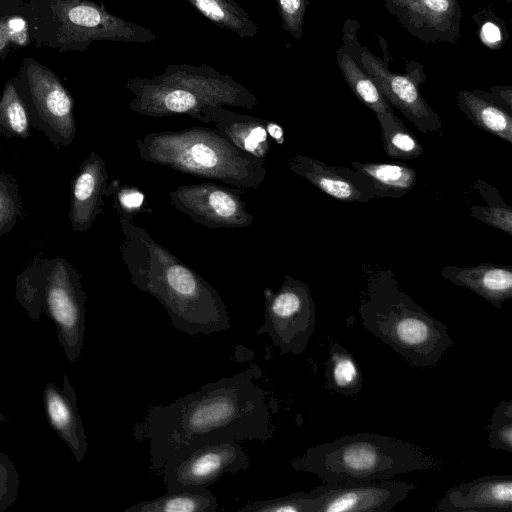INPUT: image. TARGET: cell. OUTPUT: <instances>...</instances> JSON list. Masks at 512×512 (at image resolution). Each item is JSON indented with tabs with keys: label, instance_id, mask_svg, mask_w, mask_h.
<instances>
[{
	"label": "cell",
	"instance_id": "31",
	"mask_svg": "<svg viewBox=\"0 0 512 512\" xmlns=\"http://www.w3.org/2000/svg\"><path fill=\"white\" fill-rule=\"evenodd\" d=\"M241 512H309V493L294 492L268 500H256L237 509Z\"/></svg>",
	"mask_w": 512,
	"mask_h": 512
},
{
	"label": "cell",
	"instance_id": "23",
	"mask_svg": "<svg viewBox=\"0 0 512 512\" xmlns=\"http://www.w3.org/2000/svg\"><path fill=\"white\" fill-rule=\"evenodd\" d=\"M217 497L207 487H185L125 508V512H214Z\"/></svg>",
	"mask_w": 512,
	"mask_h": 512
},
{
	"label": "cell",
	"instance_id": "1",
	"mask_svg": "<svg viewBox=\"0 0 512 512\" xmlns=\"http://www.w3.org/2000/svg\"><path fill=\"white\" fill-rule=\"evenodd\" d=\"M254 379V368L249 367L170 404L150 405L133 428L136 441L150 444V470L157 474L167 462L205 446L268 441V398Z\"/></svg>",
	"mask_w": 512,
	"mask_h": 512
},
{
	"label": "cell",
	"instance_id": "14",
	"mask_svg": "<svg viewBox=\"0 0 512 512\" xmlns=\"http://www.w3.org/2000/svg\"><path fill=\"white\" fill-rule=\"evenodd\" d=\"M409 34L430 44L457 43L462 11L458 0H381Z\"/></svg>",
	"mask_w": 512,
	"mask_h": 512
},
{
	"label": "cell",
	"instance_id": "10",
	"mask_svg": "<svg viewBox=\"0 0 512 512\" xmlns=\"http://www.w3.org/2000/svg\"><path fill=\"white\" fill-rule=\"evenodd\" d=\"M52 10L61 23L59 37L83 45L105 39L125 43H150L156 33L142 25L110 14L89 0H55ZM63 40V41H64Z\"/></svg>",
	"mask_w": 512,
	"mask_h": 512
},
{
	"label": "cell",
	"instance_id": "32",
	"mask_svg": "<svg viewBox=\"0 0 512 512\" xmlns=\"http://www.w3.org/2000/svg\"><path fill=\"white\" fill-rule=\"evenodd\" d=\"M477 23L480 41L489 49H501L508 36L505 23L490 9H482L473 16Z\"/></svg>",
	"mask_w": 512,
	"mask_h": 512
},
{
	"label": "cell",
	"instance_id": "13",
	"mask_svg": "<svg viewBox=\"0 0 512 512\" xmlns=\"http://www.w3.org/2000/svg\"><path fill=\"white\" fill-rule=\"evenodd\" d=\"M251 461L239 442L210 445L192 450L170 462L157 473L166 492L185 487H208L225 474H237L250 467Z\"/></svg>",
	"mask_w": 512,
	"mask_h": 512
},
{
	"label": "cell",
	"instance_id": "33",
	"mask_svg": "<svg viewBox=\"0 0 512 512\" xmlns=\"http://www.w3.org/2000/svg\"><path fill=\"white\" fill-rule=\"evenodd\" d=\"M107 195L114 199V205L119 216L132 220V217L141 213L145 195L135 186L120 185L118 181H113L108 188Z\"/></svg>",
	"mask_w": 512,
	"mask_h": 512
},
{
	"label": "cell",
	"instance_id": "19",
	"mask_svg": "<svg viewBox=\"0 0 512 512\" xmlns=\"http://www.w3.org/2000/svg\"><path fill=\"white\" fill-rule=\"evenodd\" d=\"M108 188L105 162L99 154L91 152L72 182L69 217L74 230L83 232L90 229L102 212L103 197L107 195Z\"/></svg>",
	"mask_w": 512,
	"mask_h": 512
},
{
	"label": "cell",
	"instance_id": "6",
	"mask_svg": "<svg viewBox=\"0 0 512 512\" xmlns=\"http://www.w3.org/2000/svg\"><path fill=\"white\" fill-rule=\"evenodd\" d=\"M125 87L134 96L129 108L149 117L186 115L210 124L202 112L205 106L250 110L258 104L250 89L207 64H168L160 75L131 78Z\"/></svg>",
	"mask_w": 512,
	"mask_h": 512
},
{
	"label": "cell",
	"instance_id": "4",
	"mask_svg": "<svg viewBox=\"0 0 512 512\" xmlns=\"http://www.w3.org/2000/svg\"><path fill=\"white\" fill-rule=\"evenodd\" d=\"M136 145L143 161L234 188L256 190L267 176L265 159L235 146L216 128L150 132Z\"/></svg>",
	"mask_w": 512,
	"mask_h": 512
},
{
	"label": "cell",
	"instance_id": "9",
	"mask_svg": "<svg viewBox=\"0 0 512 512\" xmlns=\"http://www.w3.org/2000/svg\"><path fill=\"white\" fill-rule=\"evenodd\" d=\"M264 305V323L257 335L267 334L281 354L304 353L316 323L309 286L287 274L277 292L265 290Z\"/></svg>",
	"mask_w": 512,
	"mask_h": 512
},
{
	"label": "cell",
	"instance_id": "40",
	"mask_svg": "<svg viewBox=\"0 0 512 512\" xmlns=\"http://www.w3.org/2000/svg\"><path fill=\"white\" fill-rule=\"evenodd\" d=\"M7 37H8L7 27H5L4 25H2V23H0V48H2L5 45Z\"/></svg>",
	"mask_w": 512,
	"mask_h": 512
},
{
	"label": "cell",
	"instance_id": "8",
	"mask_svg": "<svg viewBox=\"0 0 512 512\" xmlns=\"http://www.w3.org/2000/svg\"><path fill=\"white\" fill-rule=\"evenodd\" d=\"M360 24L348 19L343 26L342 49L350 55L358 66L372 79L386 101L397 108L416 128L423 133H438L443 124L440 115L426 102L419 91L426 80L422 64L410 61L405 74H397L388 64L360 44L356 31Z\"/></svg>",
	"mask_w": 512,
	"mask_h": 512
},
{
	"label": "cell",
	"instance_id": "38",
	"mask_svg": "<svg viewBox=\"0 0 512 512\" xmlns=\"http://www.w3.org/2000/svg\"><path fill=\"white\" fill-rule=\"evenodd\" d=\"M8 38L13 42L24 45L27 42V25L21 17H12L7 22Z\"/></svg>",
	"mask_w": 512,
	"mask_h": 512
},
{
	"label": "cell",
	"instance_id": "2",
	"mask_svg": "<svg viewBox=\"0 0 512 512\" xmlns=\"http://www.w3.org/2000/svg\"><path fill=\"white\" fill-rule=\"evenodd\" d=\"M119 221L121 256L132 284L165 308L176 330L196 336L230 328L227 306L209 282L131 219Z\"/></svg>",
	"mask_w": 512,
	"mask_h": 512
},
{
	"label": "cell",
	"instance_id": "21",
	"mask_svg": "<svg viewBox=\"0 0 512 512\" xmlns=\"http://www.w3.org/2000/svg\"><path fill=\"white\" fill-rule=\"evenodd\" d=\"M440 275L449 282L470 289L494 307L502 309L512 298V267L483 263L473 267L445 266Z\"/></svg>",
	"mask_w": 512,
	"mask_h": 512
},
{
	"label": "cell",
	"instance_id": "34",
	"mask_svg": "<svg viewBox=\"0 0 512 512\" xmlns=\"http://www.w3.org/2000/svg\"><path fill=\"white\" fill-rule=\"evenodd\" d=\"M281 25L296 40L303 37L304 18L308 0H276Z\"/></svg>",
	"mask_w": 512,
	"mask_h": 512
},
{
	"label": "cell",
	"instance_id": "16",
	"mask_svg": "<svg viewBox=\"0 0 512 512\" xmlns=\"http://www.w3.org/2000/svg\"><path fill=\"white\" fill-rule=\"evenodd\" d=\"M434 511L511 512L512 475L483 476L449 488Z\"/></svg>",
	"mask_w": 512,
	"mask_h": 512
},
{
	"label": "cell",
	"instance_id": "24",
	"mask_svg": "<svg viewBox=\"0 0 512 512\" xmlns=\"http://www.w3.org/2000/svg\"><path fill=\"white\" fill-rule=\"evenodd\" d=\"M351 167L371 181L376 198L403 197L416 184V171L399 163H362L352 161Z\"/></svg>",
	"mask_w": 512,
	"mask_h": 512
},
{
	"label": "cell",
	"instance_id": "35",
	"mask_svg": "<svg viewBox=\"0 0 512 512\" xmlns=\"http://www.w3.org/2000/svg\"><path fill=\"white\" fill-rule=\"evenodd\" d=\"M19 473L10 459L4 452L0 451V512L11 507L19 492Z\"/></svg>",
	"mask_w": 512,
	"mask_h": 512
},
{
	"label": "cell",
	"instance_id": "5",
	"mask_svg": "<svg viewBox=\"0 0 512 512\" xmlns=\"http://www.w3.org/2000/svg\"><path fill=\"white\" fill-rule=\"evenodd\" d=\"M441 464V460L416 444L370 432L312 446L290 461L293 469L314 474L328 484L389 480Z\"/></svg>",
	"mask_w": 512,
	"mask_h": 512
},
{
	"label": "cell",
	"instance_id": "7",
	"mask_svg": "<svg viewBox=\"0 0 512 512\" xmlns=\"http://www.w3.org/2000/svg\"><path fill=\"white\" fill-rule=\"evenodd\" d=\"M16 299L32 320L45 314L53 321L66 359L76 362L84 345L87 300L79 274L58 259L36 276L21 277Z\"/></svg>",
	"mask_w": 512,
	"mask_h": 512
},
{
	"label": "cell",
	"instance_id": "15",
	"mask_svg": "<svg viewBox=\"0 0 512 512\" xmlns=\"http://www.w3.org/2000/svg\"><path fill=\"white\" fill-rule=\"evenodd\" d=\"M287 167L337 200L365 203L376 198L371 181L353 168L330 165L301 154L292 157Z\"/></svg>",
	"mask_w": 512,
	"mask_h": 512
},
{
	"label": "cell",
	"instance_id": "20",
	"mask_svg": "<svg viewBox=\"0 0 512 512\" xmlns=\"http://www.w3.org/2000/svg\"><path fill=\"white\" fill-rule=\"evenodd\" d=\"M202 112L235 146L266 160L271 150L269 128L272 121L239 114L222 105L205 106Z\"/></svg>",
	"mask_w": 512,
	"mask_h": 512
},
{
	"label": "cell",
	"instance_id": "18",
	"mask_svg": "<svg viewBox=\"0 0 512 512\" xmlns=\"http://www.w3.org/2000/svg\"><path fill=\"white\" fill-rule=\"evenodd\" d=\"M42 402L50 427L68 446L76 462L80 464L86 455L88 441L77 408L76 392L66 373L63 374L62 388L53 382L46 383Z\"/></svg>",
	"mask_w": 512,
	"mask_h": 512
},
{
	"label": "cell",
	"instance_id": "3",
	"mask_svg": "<svg viewBox=\"0 0 512 512\" xmlns=\"http://www.w3.org/2000/svg\"><path fill=\"white\" fill-rule=\"evenodd\" d=\"M358 312L364 329L413 367L436 366L454 345L448 327L403 292L389 269L369 277Z\"/></svg>",
	"mask_w": 512,
	"mask_h": 512
},
{
	"label": "cell",
	"instance_id": "41",
	"mask_svg": "<svg viewBox=\"0 0 512 512\" xmlns=\"http://www.w3.org/2000/svg\"><path fill=\"white\" fill-rule=\"evenodd\" d=\"M8 422V419L6 418V416L0 412V423H7Z\"/></svg>",
	"mask_w": 512,
	"mask_h": 512
},
{
	"label": "cell",
	"instance_id": "36",
	"mask_svg": "<svg viewBox=\"0 0 512 512\" xmlns=\"http://www.w3.org/2000/svg\"><path fill=\"white\" fill-rule=\"evenodd\" d=\"M471 216L512 236V207L505 202L489 206L473 205Z\"/></svg>",
	"mask_w": 512,
	"mask_h": 512
},
{
	"label": "cell",
	"instance_id": "11",
	"mask_svg": "<svg viewBox=\"0 0 512 512\" xmlns=\"http://www.w3.org/2000/svg\"><path fill=\"white\" fill-rule=\"evenodd\" d=\"M239 188L212 182L180 185L168 192L172 206L193 222L212 229L245 228L254 216L247 209Z\"/></svg>",
	"mask_w": 512,
	"mask_h": 512
},
{
	"label": "cell",
	"instance_id": "30",
	"mask_svg": "<svg viewBox=\"0 0 512 512\" xmlns=\"http://www.w3.org/2000/svg\"><path fill=\"white\" fill-rule=\"evenodd\" d=\"M489 447L512 453V399L501 401L487 426Z\"/></svg>",
	"mask_w": 512,
	"mask_h": 512
},
{
	"label": "cell",
	"instance_id": "26",
	"mask_svg": "<svg viewBox=\"0 0 512 512\" xmlns=\"http://www.w3.org/2000/svg\"><path fill=\"white\" fill-rule=\"evenodd\" d=\"M336 63L350 90L363 104L375 114L393 112L392 106L380 93L372 79L342 47L336 50Z\"/></svg>",
	"mask_w": 512,
	"mask_h": 512
},
{
	"label": "cell",
	"instance_id": "12",
	"mask_svg": "<svg viewBox=\"0 0 512 512\" xmlns=\"http://www.w3.org/2000/svg\"><path fill=\"white\" fill-rule=\"evenodd\" d=\"M416 488L404 481L324 483L309 493V512H390Z\"/></svg>",
	"mask_w": 512,
	"mask_h": 512
},
{
	"label": "cell",
	"instance_id": "17",
	"mask_svg": "<svg viewBox=\"0 0 512 512\" xmlns=\"http://www.w3.org/2000/svg\"><path fill=\"white\" fill-rule=\"evenodd\" d=\"M26 75L34 105L41 119L60 138L71 141L75 135L73 99L56 75L32 61Z\"/></svg>",
	"mask_w": 512,
	"mask_h": 512
},
{
	"label": "cell",
	"instance_id": "39",
	"mask_svg": "<svg viewBox=\"0 0 512 512\" xmlns=\"http://www.w3.org/2000/svg\"><path fill=\"white\" fill-rule=\"evenodd\" d=\"M489 97L508 111L512 110V87L497 85L487 92Z\"/></svg>",
	"mask_w": 512,
	"mask_h": 512
},
{
	"label": "cell",
	"instance_id": "22",
	"mask_svg": "<svg viewBox=\"0 0 512 512\" xmlns=\"http://www.w3.org/2000/svg\"><path fill=\"white\" fill-rule=\"evenodd\" d=\"M460 111L479 129L512 143L511 112L481 90H461L457 95Z\"/></svg>",
	"mask_w": 512,
	"mask_h": 512
},
{
	"label": "cell",
	"instance_id": "25",
	"mask_svg": "<svg viewBox=\"0 0 512 512\" xmlns=\"http://www.w3.org/2000/svg\"><path fill=\"white\" fill-rule=\"evenodd\" d=\"M205 18L240 38H253L258 26L247 11L235 0H185Z\"/></svg>",
	"mask_w": 512,
	"mask_h": 512
},
{
	"label": "cell",
	"instance_id": "29",
	"mask_svg": "<svg viewBox=\"0 0 512 512\" xmlns=\"http://www.w3.org/2000/svg\"><path fill=\"white\" fill-rule=\"evenodd\" d=\"M0 123L14 135H29L27 111L12 83L6 84L0 100Z\"/></svg>",
	"mask_w": 512,
	"mask_h": 512
},
{
	"label": "cell",
	"instance_id": "28",
	"mask_svg": "<svg viewBox=\"0 0 512 512\" xmlns=\"http://www.w3.org/2000/svg\"><path fill=\"white\" fill-rule=\"evenodd\" d=\"M381 127L383 149L395 159H415L424 153L421 143L405 127L394 112L375 114Z\"/></svg>",
	"mask_w": 512,
	"mask_h": 512
},
{
	"label": "cell",
	"instance_id": "37",
	"mask_svg": "<svg viewBox=\"0 0 512 512\" xmlns=\"http://www.w3.org/2000/svg\"><path fill=\"white\" fill-rule=\"evenodd\" d=\"M15 204L6 187L0 182V231L15 217Z\"/></svg>",
	"mask_w": 512,
	"mask_h": 512
},
{
	"label": "cell",
	"instance_id": "27",
	"mask_svg": "<svg viewBox=\"0 0 512 512\" xmlns=\"http://www.w3.org/2000/svg\"><path fill=\"white\" fill-rule=\"evenodd\" d=\"M325 376L328 388L336 393L355 396L362 390L361 371L353 355L339 343L330 347Z\"/></svg>",
	"mask_w": 512,
	"mask_h": 512
}]
</instances>
